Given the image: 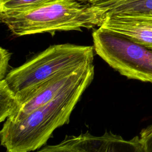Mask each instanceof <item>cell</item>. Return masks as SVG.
<instances>
[{"label":"cell","mask_w":152,"mask_h":152,"mask_svg":"<svg viewBox=\"0 0 152 152\" xmlns=\"http://www.w3.org/2000/svg\"><path fill=\"white\" fill-rule=\"evenodd\" d=\"M94 77L92 64L49 102L18 122L5 121L0 131V140L6 152H31L45 146L56 129L69 123L73 110Z\"/></svg>","instance_id":"1"},{"label":"cell","mask_w":152,"mask_h":152,"mask_svg":"<svg viewBox=\"0 0 152 152\" xmlns=\"http://www.w3.org/2000/svg\"><path fill=\"white\" fill-rule=\"evenodd\" d=\"M106 11L91 3L56 0L21 12H0L1 21L16 36L100 27Z\"/></svg>","instance_id":"2"},{"label":"cell","mask_w":152,"mask_h":152,"mask_svg":"<svg viewBox=\"0 0 152 152\" xmlns=\"http://www.w3.org/2000/svg\"><path fill=\"white\" fill-rule=\"evenodd\" d=\"M94 52L93 46L71 43L51 45L12 69L4 80L20 104L31 91L54 77L93 64Z\"/></svg>","instance_id":"3"},{"label":"cell","mask_w":152,"mask_h":152,"mask_svg":"<svg viewBox=\"0 0 152 152\" xmlns=\"http://www.w3.org/2000/svg\"><path fill=\"white\" fill-rule=\"evenodd\" d=\"M92 37L96 53L121 75L152 84V48L100 27Z\"/></svg>","instance_id":"4"},{"label":"cell","mask_w":152,"mask_h":152,"mask_svg":"<svg viewBox=\"0 0 152 152\" xmlns=\"http://www.w3.org/2000/svg\"><path fill=\"white\" fill-rule=\"evenodd\" d=\"M34 152H145L140 136L126 140L111 131L94 135L88 131L66 135L60 142L42 147Z\"/></svg>","instance_id":"5"},{"label":"cell","mask_w":152,"mask_h":152,"mask_svg":"<svg viewBox=\"0 0 152 152\" xmlns=\"http://www.w3.org/2000/svg\"><path fill=\"white\" fill-rule=\"evenodd\" d=\"M92 64L62 73L45 82L31 91L19 104L16 111L6 121L11 122H18L39 107L49 102L67 86L75 81Z\"/></svg>","instance_id":"6"},{"label":"cell","mask_w":152,"mask_h":152,"mask_svg":"<svg viewBox=\"0 0 152 152\" xmlns=\"http://www.w3.org/2000/svg\"><path fill=\"white\" fill-rule=\"evenodd\" d=\"M100 27L119 33L140 45L152 48V17L107 16Z\"/></svg>","instance_id":"7"},{"label":"cell","mask_w":152,"mask_h":152,"mask_svg":"<svg viewBox=\"0 0 152 152\" xmlns=\"http://www.w3.org/2000/svg\"><path fill=\"white\" fill-rule=\"evenodd\" d=\"M91 4L104 10L107 17H152V0H96Z\"/></svg>","instance_id":"8"},{"label":"cell","mask_w":152,"mask_h":152,"mask_svg":"<svg viewBox=\"0 0 152 152\" xmlns=\"http://www.w3.org/2000/svg\"><path fill=\"white\" fill-rule=\"evenodd\" d=\"M18 101L5 81L0 80V122H5L17 109Z\"/></svg>","instance_id":"9"},{"label":"cell","mask_w":152,"mask_h":152,"mask_svg":"<svg viewBox=\"0 0 152 152\" xmlns=\"http://www.w3.org/2000/svg\"><path fill=\"white\" fill-rule=\"evenodd\" d=\"M56 0H0V12H21Z\"/></svg>","instance_id":"10"},{"label":"cell","mask_w":152,"mask_h":152,"mask_svg":"<svg viewBox=\"0 0 152 152\" xmlns=\"http://www.w3.org/2000/svg\"><path fill=\"white\" fill-rule=\"evenodd\" d=\"M11 53L7 49L0 48V80L5 78L8 74L9 61Z\"/></svg>","instance_id":"11"},{"label":"cell","mask_w":152,"mask_h":152,"mask_svg":"<svg viewBox=\"0 0 152 152\" xmlns=\"http://www.w3.org/2000/svg\"><path fill=\"white\" fill-rule=\"evenodd\" d=\"M145 152H152V125L143 129L140 135Z\"/></svg>","instance_id":"12"},{"label":"cell","mask_w":152,"mask_h":152,"mask_svg":"<svg viewBox=\"0 0 152 152\" xmlns=\"http://www.w3.org/2000/svg\"><path fill=\"white\" fill-rule=\"evenodd\" d=\"M81 3H93L96 0H74Z\"/></svg>","instance_id":"13"}]
</instances>
